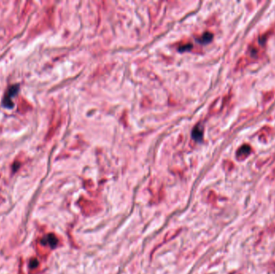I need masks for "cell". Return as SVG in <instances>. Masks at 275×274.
I'll return each instance as SVG.
<instances>
[{
    "instance_id": "cell-1",
    "label": "cell",
    "mask_w": 275,
    "mask_h": 274,
    "mask_svg": "<svg viewBox=\"0 0 275 274\" xmlns=\"http://www.w3.org/2000/svg\"><path fill=\"white\" fill-rule=\"evenodd\" d=\"M19 92V84H16L12 85L7 92L5 93V95L2 99V106L7 108V109H13L14 108V102L12 101V98L18 94Z\"/></svg>"
},
{
    "instance_id": "cell-2",
    "label": "cell",
    "mask_w": 275,
    "mask_h": 274,
    "mask_svg": "<svg viewBox=\"0 0 275 274\" xmlns=\"http://www.w3.org/2000/svg\"><path fill=\"white\" fill-rule=\"evenodd\" d=\"M202 134H203L202 130L196 127V128H195V129H194L193 133H192V135H193V138H195V139H196V140H200L201 138H202Z\"/></svg>"
},
{
    "instance_id": "cell-3",
    "label": "cell",
    "mask_w": 275,
    "mask_h": 274,
    "mask_svg": "<svg viewBox=\"0 0 275 274\" xmlns=\"http://www.w3.org/2000/svg\"><path fill=\"white\" fill-rule=\"evenodd\" d=\"M202 39H201V42L203 43H208L211 40V39H212V34L209 33V32H207V33H205L204 36H202Z\"/></svg>"
},
{
    "instance_id": "cell-4",
    "label": "cell",
    "mask_w": 275,
    "mask_h": 274,
    "mask_svg": "<svg viewBox=\"0 0 275 274\" xmlns=\"http://www.w3.org/2000/svg\"><path fill=\"white\" fill-rule=\"evenodd\" d=\"M249 152H250V148L248 146H242L241 149H239L238 155L239 156H240V155H243V154H245L246 155H247Z\"/></svg>"
}]
</instances>
